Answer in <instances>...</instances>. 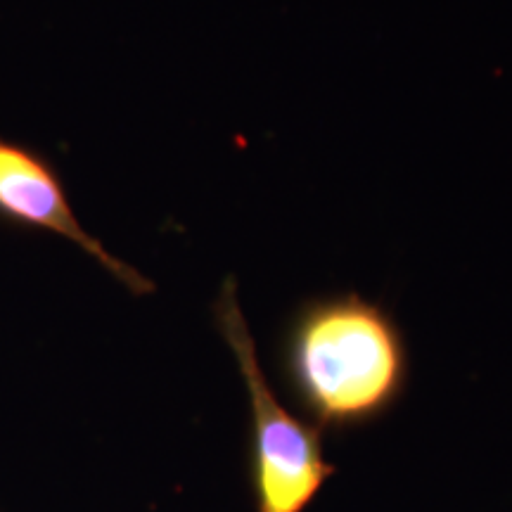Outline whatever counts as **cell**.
Returning <instances> with one entry per match:
<instances>
[{"mask_svg": "<svg viewBox=\"0 0 512 512\" xmlns=\"http://www.w3.org/2000/svg\"><path fill=\"white\" fill-rule=\"evenodd\" d=\"M283 361L294 394L328 425H354L384 413L408 377L399 325L380 304L356 292L299 306Z\"/></svg>", "mask_w": 512, "mask_h": 512, "instance_id": "1", "label": "cell"}, {"mask_svg": "<svg viewBox=\"0 0 512 512\" xmlns=\"http://www.w3.org/2000/svg\"><path fill=\"white\" fill-rule=\"evenodd\" d=\"M214 320L238 358L252 408L259 512H302L332 475V465L323 458L318 432L294 418L273 394L240 309L235 278L223 280L214 302Z\"/></svg>", "mask_w": 512, "mask_h": 512, "instance_id": "2", "label": "cell"}, {"mask_svg": "<svg viewBox=\"0 0 512 512\" xmlns=\"http://www.w3.org/2000/svg\"><path fill=\"white\" fill-rule=\"evenodd\" d=\"M0 226L17 233H50L79 247L136 297L155 292V283L121 261L83 228L60 166L41 147L0 133Z\"/></svg>", "mask_w": 512, "mask_h": 512, "instance_id": "3", "label": "cell"}]
</instances>
